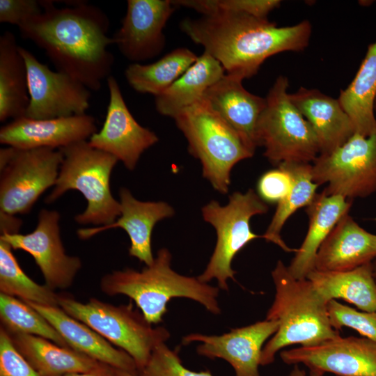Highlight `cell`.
<instances>
[{
  "instance_id": "cell-1",
  "label": "cell",
  "mask_w": 376,
  "mask_h": 376,
  "mask_svg": "<svg viewBox=\"0 0 376 376\" xmlns=\"http://www.w3.org/2000/svg\"><path fill=\"white\" fill-rule=\"evenodd\" d=\"M42 11L18 27L22 37L42 49L56 71L97 91L114 63L108 47L109 19L96 6L79 1L58 8L40 1Z\"/></svg>"
},
{
  "instance_id": "cell-2",
  "label": "cell",
  "mask_w": 376,
  "mask_h": 376,
  "mask_svg": "<svg viewBox=\"0 0 376 376\" xmlns=\"http://www.w3.org/2000/svg\"><path fill=\"white\" fill-rule=\"evenodd\" d=\"M180 27L217 59L226 74L243 79L256 75L264 61L273 55L304 50L312 33V25L307 19L278 26L267 18L235 12L186 18Z\"/></svg>"
},
{
  "instance_id": "cell-3",
  "label": "cell",
  "mask_w": 376,
  "mask_h": 376,
  "mask_svg": "<svg viewBox=\"0 0 376 376\" xmlns=\"http://www.w3.org/2000/svg\"><path fill=\"white\" fill-rule=\"evenodd\" d=\"M272 277L276 292L265 319L277 320L279 327L263 348L260 366L272 363L276 353L287 346H313L340 336L331 324L328 302L309 280L293 277L281 260Z\"/></svg>"
},
{
  "instance_id": "cell-4",
  "label": "cell",
  "mask_w": 376,
  "mask_h": 376,
  "mask_svg": "<svg viewBox=\"0 0 376 376\" xmlns=\"http://www.w3.org/2000/svg\"><path fill=\"white\" fill-rule=\"evenodd\" d=\"M171 260L169 250L162 248L153 263L141 271L126 268L103 276L100 289L109 296L129 297L151 324L162 322L168 302L175 297L190 299L211 313L220 314L219 287L202 282L198 277L178 274L172 269Z\"/></svg>"
},
{
  "instance_id": "cell-5",
  "label": "cell",
  "mask_w": 376,
  "mask_h": 376,
  "mask_svg": "<svg viewBox=\"0 0 376 376\" xmlns=\"http://www.w3.org/2000/svg\"><path fill=\"white\" fill-rule=\"evenodd\" d=\"M63 154L54 189L45 198L47 203L70 189L80 191L87 201L86 210L75 216L79 224L107 226L120 214V203L110 189V177L118 159L81 141L59 149Z\"/></svg>"
},
{
  "instance_id": "cell-6",
  "label": "cell",
  "mask_w": 376,
  "mask_h": 376,
  "mask_svg": "<svg viewBox=\"0 0 376 376\" xmlns=\"http://www.w3.org/2000/svg\"><path fill=\"white\" fill-rule=\"evenodd\" d=\"M173 120L188 142L189 153L200 160L203 176L219 193L227 194L233 166L254 153L202 99L180 111Z\"/></svg>"
},
{
  "instance_id": "cell-7",
  "label": "cell",
  "mask_w": 376,
  "mask_h": 376,
  "mask_svg": "<svg viewBox=\"0 0 376 376\" xmlns=\"http://www.w3.org/2000/svg\"><path fill=\"white\" fill-rule=\"evenodd\" d=\"M58 306L130 355L139 373L147 364L155 347L171 337L164 327H153L131 302L116 306L91 298L83 303L59 294Z\"/></svg>"
},
{
  "instance_id": "cell-8",
  "label": "cell",
  "mask_w": 376,
  "mask_h": 376,
  "mask_svg": "<svg viewBox=\"0 0 376 376\" xmlns=\"http://www.w3.org/2000/svg\"><path fill=\"white\" fill-rule=\"evenodd\" d=\"M289 80L279 76L270 88L258 118L256 136L264 156L272 164L310 163L320 153L318 137L310 123L292 103Z\"/></svg>"
},
{
  "instance_id": "cell-9",
  "label": "cell",
  "mask_w": 376,
  "mask_h": 376,
  "mask_svg": "<svg viewBox=\"0 0 376 376\" xmlns=\"http://www.w3.org/2000/svg\"><path fill=\"white\" fill-rule=\"evenodd\" d=\"M268 210L267 203L252 189L245 193L234 192L226 205L211 201L203 207V219L214 228L217 242L205 270L197 276L201 281L207 283L217 279L219 289L228 290V281H235L237 273L232 268L233 258L250 242L263 238L252 231L251 219Z\"/></svg>"
},
{
  "instance_id": "cell-10",
  "label": "cell",
  "mask_w": 376,
  "mask_h": 376,
  "mask_svg": "<svg viewBox=\"0 0 376 376\" xmlns=\"http://www.w3.org/2000/svg\"><path fill=\"white\" fill-rule=\"evenodd\" d=\"M312 177L323 191L346 198H365L376 191V131L368 136L354 133L332 152L320 154Z\"/></svg>"
},
{
  "instance_id": "cell-11",
  "label": "cell",
  "mask_w": 376,
  "mask_h": 376,
  "mask_svg": "<svg viewBox=\"0 0 376 376\" xmlns=\"http://www.w3.org/2000/svg\"><path fill=\"white\" fill-rule=\"evenodd\" d=\"M63 157L60 150L17 148L0 169V211L12 215L28 213L40 196L55 185Z\"/></svg>"
},
{
  "instance_id": "cell-12",
  "label": "cell",
  "mask_w": 376,
  "mask_h": 376,
  "mask_svg": "<svg viewBox=\"0 0 376 376\" xmlns=\"http://www.w3.org/2000/svg\"><path fill=\"white\" fill-rule=\"evenodd\" d=\"M27 69L29 104L24 117L43 120L86 113L91 90L67 74L53 71L19 46Z\"/></svg>"
},
{
  "instance_id": "cell-13",
  "label": "cell",
  "mask_w": 376,
  "mask_h": 376,
  "mask_svg": "<svg viewBox=\"0 0 376 376\" xmlns=\"http://www.w3.org/2000/svg\"><path fill=\"white\" fill-rule=\"evenodd\" d=\"M59 220L57 211L42 209L32 232L0 235V240L8 243L13 249L24 251L33 258L45 285L53 290L71 286L81 267L79 258L65 253L60 235Z\"/></svg>"
},
{
  "instance_id": "cell-14",
  "label": "cell",
  "mask_w": 376,
  "mask_h": 376,
  "mask_svg": "<svg viewBox=\"0 0 376 376\" xmlns=\"http://www.w3.org/2000/svg\"><path fill=\"white\" fill-rule=\"evenodd\" d=\"M280 357L289 365L303 364L318 375L376 376V341L366 337L338 336L315 345L283 350Z\"/></svg>"
},
{
  "instance_id": "cell-15",
  "label": "cell",
  "mask_w": 376,
  "mask_h": 376,
  "mask_svg": "<svg viewBox=\"0 0 376 376\" xmlns=\"http://www.w3.org/2000/svg\"><path fill=\"white\" fill-rule=\"evenodd\" d=\"M109 99L104 123L89 139L94 148L109 153L133 171L143 152L159 141L157 134L141 126L130 111L116 79H107Z\"/></svg>"
},
{
  "instance_id": "cell-16",
  "label": "cell",
  "mask_w": 376,
  "mask_h": 376,
  "mask_svg": "<svg viewBox=\"0 0 376 376\" xmlns=\"http://www.w3.org/2000/svg\"><path fill=\"white\" fill-rule=\"evenodd\" d=\"M175 8L171 0H128L113 44L134 63L155 58L165 47L163 29Z\"/></svg>"
},
{
  "instance_id": "cell-17",
  "label": "cell",
  "mask_w": 376,
  "mask_h": 376,
  "mask_svg": "<svg viewBox=\"0 0 376 376\" xmlns=\"http://www.w3.org/2000/svg\"><path fill=\"white\" fill-rule=\"evenodd\" d=\"M278 327L277 320L265 319L221 335L190 334L182 338V343H200L196 347L199 355L226 361L235 376H261L258 368L264 343Z\"/></svg>"
},
{
  "instance_id": "cell-18",
  "label": "cell",
  "mask_w": 376,
  "mask_h": 376,
  "mask_svg": "<svg viewBox=\"0 0 376 376\" xmlns=\"http://www.w3.org/2000/svg\"><path fill=\"white\" fill-rule=\"evenodd\" d=\"M96 132L95 118L86 113L43 120L21 117L1 127L0 143L19 150L61 149Z\"/></svg>"
},
{
  "instance_id": "cell-19",
  "label": "cell",
  "mask_w": 376,
  "mask_h": 376,
  "mask_svg": "<svg viewBox=\"0 0 376 376\" xmlns=\"http://www.w3.org/2000/svg\"><path fill=\"white\" fill-rule=\"evenodd\" d=\"M120 214L111 224L77 230L81 240H88L106 230L120 228L125 230L130 240V256L136 258L146 266L155 259L152 252L151 236L155 224L175 214L174 209L164 201H141L135 198L127 188L119 191Z\"/></svg>"
},
{
  "instance_id": "cell-20",
  "label": "cell",
  "mask_w": 376,
  "mask_h": 376,
  "mask_svg": "<svg viewBox=\"0 0 376 376\" xmlns=\"http://www.w3.org/2000/svg\"><path fill=\"white\" fill-rule=\"evenodd\" d=\"M242 81L240 77L225 74L204 93L201 99L237 133L246 148L255 153L258 147L257 123L266 100L246 91Z\"/></svg>"
},
{
  "instance_id": "cell-21",
  "label": "cell",
  "mask_w": 376,
  "mask_h": 376,
  "mask_svg": "<svg viewBox=\"0 0 376 376\" xmlns=\"http://www.w3.org/2000/svg\"><path fill=\"white\" fill-rule=\"evenodd\" d=\"M376 259V235L361 228L345 214L319 248L315 269L346 272Z\"/></svg>"
},
{
  "instance_id": "cell-22",
  "label": "cell",
  "mask_w": 376,
  "mask_h": 376,
  "mask_svg": "<svg viewBox=\"0 0 376 376\" xmlns=\"http://www.w3.org/2000/svg\"><path fill=\"white\" fill-rule=\"evenodd\" d=\"M54 327L68 345L115 369L138 375L135 361L124 350L115 347L103 336L59 306H47L26 301Z\"/></svg>"
},
{
  "instance_id": "cell-23",
  "label": "cell",
  "mask_w": 376,
  "mask_h": 376,
  "mask_svg": "<svg viewBox=\"0 0 376 376\" xmlns=\"http://www.w3.org/2000/svg\"><path fill=\"white\" fill-rule=\"evenodd\" d=\"M290 97L314 130L320 143V154L332 152L355 133L353 123L338 98L303 86L290 93Z\"/></svg>"
},
{
  "instance_id": "cell-24",
  "label": "cell",
  "mask_w": 376,
  "mask_h": 376,
  "mask_svg": "<svg viewBox=\"0 0 376 376\" xmlns=\"http://www.w3.org/2000/svg\"><path fill=\"white\" fill-rule=\"evenodd\" d=\"M352 201L340 195L317 194L306 207L308 228L301 246L288 267L297 279H305L315 269V258L321 244L339 220L349 213Z\"/></svg>"
},
{
  "instance_id": "cell-25",
  "label": "cell",
  "mask_w": 376,
  "mask_h": 376,
  "mask_svg": "<svg viewBox=\"0 0 376 376\" xmlns=\"http://www.w3.org/2000/svg\"><path fill=\"white\" fill-rule=\"evenodd\" d=\"M9 335L17 351L40 376H62L86 372L103 364L42 337L20 334Z\"/></svg>"
},
{
  "instance_id": "cell-26",
  "label": "cell",
  "mask_w": 376,
  "mask_h": 376,
  "mask_svg": "<svg viewBox=\"0 0 376 376\" xmlns=\"http://www.w3.org/2000/svg\"><path fill=\"white\" fill-rule=\"evenodd\" d=\"M225 75L221 63L206 52L171 86L155 97L156 110L174 118L200 101L204 93Z\"/></svg>"
},
{
  "instance_id": "cell-27",
  "label": "cell",
  "mask_w": 376,
  "mask_h": 376,
  "mask_svg": "<svg viewBox=\"0 0 376 376\" xmlns=\"http://www.w3.org/2000/svg\"><path fill=\"white\" fill-rule=\"evenodd\" d=\"M306 279L329 302L341 299L362 311H376V282L372 262L346 272H311Z\"/></svg>"
},
{
  "instance_id": "cell-28",
  "label": "cell",
  "mask_w": 376,
  "mask_h": 376,
  "mask_svg": "<svg viewBox=\"0 0 376 376\" xmlns=\"http://www.w3.org/2000/svg\"><path fill=\"white\" fill-rule=\"evenodd\" d=\"M15 36H0V121L24 117L29 104L27 69Z\"/></svg>"
},
{
  "instance_id": "cell-29",
  "label": "cell",
  "mask_w": 376,
  "mask_h": 376,
  "mask_svg": "<svg viewBox=\"0 0 376 376\" xmlns=\"http://www.w3.org/2000/svg\"><path fill=\"white\" fill-rule=\"evenodd\" d=\"M376 96V41L366 56L351 83L338 97L351 118L355 132L368 136L376 131L374 102Z\"/></svg>"
},
{
  "instance_id": "cell-30",
  "label": "cell",
  "mask_w": 376,
  "mask_h": 376,
  "mask_svg": "<svg viewBox=\"0 0 376 376\" xmlns=\"http://www.w3.org/2000/svg\"><path fill=\"white\" fill-rule=\"evenodd\" d=\"M190 49L179 47L149 64L133 63L125 70L129 85L140 93L161 94L180 77L197 60Z\"/></svg>"
},
{
  "instance_id": "cell-31",
  "label": "cell",
  "mask_w": 376,
  "mask_h": 376,
  "mask_svg": "<svg viewBox=\"0 0 376 376\" xmlns=\"http://www.w3.org/2000/svg\"><path fill=\"white\" fill-rule=\"evenodd\" d=\"M292 176L293 184L290 192L277 203L274 216L265 233L262 235L286 252H297L281 238V230L288 219L298 209L307 207L313 201L318 185L312 177V164L303 162H282L280 164Z\"/></svg>"
},
{
  "instance_id": "cell-32",
  "label": "cell",
  "mask_w": 376,
  "mask_h": 376,
  "mask_svg": "<svg viewBox=\"0 0 376 376\" xmlns=\"http://www.w3.org/2000/svg\"><path fill=\"white\" fill-rule=\"evenodd\" d=\"M12 250L8 243L0 240L1 293L42 306H58L59 294L28 276Z\"/></svg>"
},
{
  "instance_id": "cell-33",
  "label": "cell",
  "mask_w": 376,
  "mask_h": 376,
  "mask_svg": "<svg viewBox=\"0 0 376 376\" xmlns=\"http://www.w3.org/2000/svg\"><path fill=\"white\" fill-rule=\"evenodd\" d=\"M0 320L9 334L38 336L70 348L45 317L19 298L0 293Z\"/></svg>"
},
{
  "instance_id": "cell-34",
  "label": "cell",
  "mask_w": 376,
  "mask_h": 376,
  "mask_svg": "<svg viewBox=\"0 0 376 376\" xmlns=\"http://www.w3.org/2000/svg\"><path fill=\"white\" fill-rule=\"evenodd\" d=\"M331 326L336 330L346 327L356 330L362 336L376 341V311H357L336 299L327 304Z\"/></svg>"
},
{
  "instance_id": "cell-35",
  "label": "cell",
  "mask_w": 376,
  "mask_h": 376,
  "mask_svg": "<svg viewBox=\"0 0 376 376\" xmlns=\"http://www.w3.org/2000/svg\"><path fill=\"white\" fill-rule=\"evenodd\" d=\"M139 376H213L210 370L194 371L183 366L178 352L170 349L166 343L153 350Z\"/></svg>"
},
{
  "instance_id": "cell-36",
  "label": "cell",
  "mask_w": 376,
  "mask_h": 376,
  "mask_svg": "<svg viewBox=\"0 0 376 376\" xmlns=\"http://www.w3.org/2000/svg\"><path fill=\"white\" fill-rule=\"evenodd\" d=\"M0 376H40L14 346L0 327Z\"/></svg>"
},
{
  "instance_id": "cell-37",
  "label": "cell",
  "mask_w": 376,
  "mask_h": 376,
  "mask_svg": "<svg viewBox=\"0 0 376 376\" xmlns=\"http://www.w3.org/2000/svg\"><path fill=\"white\" fill-rule=\"evenodd\" d=\"M292 184L290 173L278 165V168L260 176L257 184L258 195L266 203H278L290 192Z\"/></svg>"
},
{
  "instance_id": "cell-38",
  "label": "cell",
  "mask_w": 376,
  "mask_h": 376,
  "mask_svg": "<svg viewBox=\"0 0 376 376\" xmlns=\"http://www.w3.org/2000/svg\"><path fill=\"white\" fill-rule=\"evenodd\" d=\"M281 3L280 0H214L212 6L215 12L242 13L267 19L269 13Z\"/></svg>"
},
{
  "instance_id": "cell-39",
  "label": "cell",
  "mask_w": 376,
  "mask_h": 376,
  "mask_svg": "<svg viewBox=\"0 0 376 376\" xmlns=\"http://www.w3.org/2000/svg\"><path fill=\"white\" fill-rule=\"evenodd\" d=\"M42 7L36 0H0V22L17 27L40 14Z\"/></svg>"
},
{
  "instance_id": "cell-40",
  "label": "cell",
  "mask_w": 376,
  "mask_h": 376,
  "mask_svg": "<svg viewBox=\"0 0 376 376\" xmlns=\"http://www.w3.org/2000/svg\"><path fill=\"white\" fill-rule=\"evenodd\" d=\"M22 220L15 215L8 214L0 211V231L1 233H19Z\"/></svg>"
},
{
  "instance_id": "cell-41",
  "label": "cell",
  "mask_w": 376,
  "mask_h": 376,
  "mask_svg": "<svg viewBox=\"0 0 376 376\" xmlns=\"http://www.w3.org/2000/svg\"><path fill=\"white\" fill-rule=\"evenodd\" d=\"M62 376H116V374L115 368L103 363L97 368L90 371L72 373Z\"/></svg>"
},
{
  "instance_id": "cell-42",
  "label": "cell",
  "mask_w": 376,
  "mask_h": 376,
  "mask_svg": "<svg viewBox=\"0 0 376 376\" xmlns=\"http://www.w3.org/2000/svg\"><path fill=\"white\" fill-rule=\"evenodd\" d=\"M295 367L292 368V370L289 373V374L287 376H322V375H318L315 374L311 373L310 375H307L306 372L301 369L298 365H294Z\"/></svg>"
},
{
  "instance_id": "cell-43",
  "label": "cell",
  "mask_w": 376,
  "mask_h": 376,
  "mask_svg": "<svg viewBox=\"0 0 376 376\" xmlns=\"http://www.w3.org/2000/svg\"><path fill=\"white\" fill-rule=\"evenodd\" d=\"M116 376H139L138 375H136V374H133L129 372L120 370L117 369H116Z\"/></svg>"
},
{
  "instance_id": "cell-44",
  "label": "cell",
  "mask_w": 376,
  "mask_h": 376,
  "mask_svg": "<svg viewBox=\"0 0 376 376\" xmlns=\"http://www.w3.org/2000/svg\"><path fill=\"white\" fill-rule=\"evenodd\" d=\"M372 265H373V277H374V279L376 282V259H375L373 262H372Z\"/></svg>"
},
{
  "instance_id": "cell-45",
  "label": "cell",
  "mask_w": 376,
  "mask_h": 376,
  "mask_svg": "<svg viewBox=\"0 0 376 376\" xmlns=\"http://www.w3.org/2000/svg\"><path fill=\"white\" fill-rule=\"evenodd\" d=\"M374 111H375V114L376 113V96H375V102H374Z\"/></svg>"
},
{
  "instance_id": "cell-46",
  "label": "cell",
  "mask_w": 376,
  "mask_h": 376,
  "mask_svg": "<svg viewBox=\"0 0 376 376\" xmlns=\"http://www.w3.org/2000/svg\"><path fill=\"white\" fill-rule=\"evenodd\" d=\"M375 220H376V218H375Z\"/></svg>"
}]
</instances>
